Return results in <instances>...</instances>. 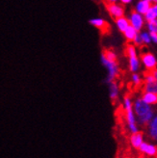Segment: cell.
<instances>
[{
	"label": "cell",
	"instance_id": "6da1fadb",
	"mask_svg": "<svg viewBox=\"0 0 157 158\" xmlns=\"http://www.w3.org/2000/svg\"><path fill=\"white\" fill-rule=\"evenodd\" d=\"M123 105H124V110H125V117H126V121L128 123V127L130 129V132L132 134L137 133L138 127H137V123H136V118L134 111H133L132 107V101L129 97H125L123 99Z\"/></svg>",
	"mask_w": 157,
	"mask_h": 158
},
{
	"label": "cell",
	"instance_id": "7a4b0ae2",
	"mask_svg": "<svg viewBox=\"0 0 157 158\" xmlns=\"http://www.w3.org/2000/svg\"><path fill=\"white\" fill-rule=\"evenodd\" d=\"M101 62H102L103 66L107 69V72H108V76L106 78L107 83L109 84L115 81V78L119 75V73H120L117 61H109L101 54Z\"/></svg>",
	"mask_w": 157,
	"mask_h": 158
},
{
	"label": "cell",
	"instance_id": "3957f363",
	"mask_svg": "<svg viewBox=\"0 0 157 158\" xmlns=\"http://www.w3.org/2000/svg\"><path fill=\"white\" fill-rule=\"evenodd\" d=\"M127 56L129 59V69L131 73H136L139 69V59L137 57V51L134 45L128 44L126 47Z\"/></svg>",
	"mask_w": 157,
	"mask_h": 158
},
{
	"label": "cell",
	"instance_id": "277c9868",
	"mask_svg": "<svg viewBox=\"0 0 157 158\" xmlns=\"http://www.w3.org/2000/svg\"><path fill=\"white\" fill-rule=\"evenodd\" d=\"M133 111H134V114L138 116V118H141L147 114L148 112L152 111V109L151 105H148L146 102H144L142 98H138L134 103V110Z\"/></svg>",
	"mask_w": 157,
	"mask_h": 158
},
{
	"label": "cell",
	"instance_id": "5b68a950",
	"mask_svg": "<svg viewBox=\"0 0 157 158\" xmlns=\"http://www.w3.org/2000/svg\"><path fill=\"white\" fill-rule=\"evenodd\" d=\"M128 21H129L130 26L134 28L136 32H139V31L142 29L143 26H144V18H143V15H139L135 11H133L131 13L130 19H128Z\"/></svg>",
	"mask_w": 157,
	"mask_h": 158
},
{
	"label": "cell",
	"instance_id": "8992f818",
	"mask_svg": "<svg viewBox=\"0 0 157 158\" xmlns=\"http://www.w3.org/2000/svg\"><path fill=\"white\" fill-rule=\"evenodd\" d=\"M141 59H142V62L145 65V67L148 70H151V73L156 69V58L152 53L151 52L143 53L141 55Z\"/></svg>",
	"mask_w": 157,
	"mask_h": 158
},
{
	"label": "cell",
	"instance_id": "52a82bcc",
	"mask_svg": "<svg viewBox=\"0 0 157 158\" xmlns=\"http://www.w3.org/2000/svg\"><path fill=\"white\" fill-rule=\"evenodd\" d=\"M106 8H107V11L109 12V14L111 15L113 18L118 19L123 17L124 10H123L122 6L119 5V4H116L114 2H108V3H106Z\"/></svg>",
	"mask_w": 157,
	"mask_h": 158
},
{
	"label": "cell",
	"instance_id": "ba28073f",
	"mask_svg": "<svg viewBox=\"0 0 157 158\" xmlns=\"http://www.w3.org/2000/svg\"><path fill=\"white\" fill-rule=\"evenodd\" d=\"M151 5H152L151 1H150V0H141V1L137 3L135 7V12L141 15H145Z\"/></svg>",
	"mask_w": 157,
	"mask_h": 158
},
{
	"label": "cell",
	"instance_id": "9c48e42d",
	"mask_svg": "<svg viewBox=\"0 0 157 158\" xmlns=\"http://www.w3.org/2000/svg\"><path fill=\"white\" fill-rule=\"evenodd\" d=\"M89 22L91 25L98 28L100 31H102V32H108V30L110 28L109 27L110 25H108V23L102 19H90Z\"/></svg>",
	"mask_w": 157,
	"mask_h": 158
},
{
	"label": "cell",
	"instance_id": "30bf717a",
	"mask_svg": "<svg viewBox=\"0 0 157 158\" xmlns=\"http://www.w3.org/2000/svg\"><path fill=\"white\" fill-rule=\"evenodd\" d=\"M139 149H140V152H142L143 153L148 156H154L156 155V152H157V148L154 145L147 144L146 142H143V144L140 146Z\"/></svg>",
	"mask_w": 157,
	"mask_h": 158
},
{
	"label": "cell",
	"instance_id": "8fae6325",
	"mask_svg": "<svg viewBox=\"0 0 157 158\" xmlns=\"http://www.w3.org/2000/svg\"><path fill=\"white\" fill-rule=\"evenodd\" d=\"M143 142H144V138H143L142 132L138 131L137 133L132 134L131 137H130V143L135 148H139L140 146L143 144Z\"/></svg>",
	"mask_w": 157,
	"mask_h": 158
},
{
	"label": "cell",
	"instance_id": "7c38bea8",
	"mask_svg": "<svg viewBox=\"0 0 157 158\" xmlns=\"http://www.w3.org/2000/svg\"><path fill=\"white\" fill-rule=\"evenodd\" d=\"M156 17H157V5L152 4L150 9L147 10V12L146 13L144 19L147 22H151V21L156 20Z\"/></svg>",
	"mask_w": 157,
	"mask_h": 158
},
{
	"label": "cell",
	"instance_id": "4fadbf2b",
	"mask_svg": "<svg viewBox=\"0 0 157 158\" xmlns=\"http://www.w3.org/2000/svg\"><path fill=\"white\" fill-rule=\"evenodd\" d=\"M109 96L113 101H115L119 96V86L116 81L109 83Z\"/></svg>",
	"mask_w": 157,
	"mask_h": 158
},
{
	"label": "cell",
	"instance_id": "5bb4252c",
	"mask_svg": "<svg viewBox=\"0 0 157 158\" xmlns=\"http://www.w3.org/2000/svg\"><path fill=\"white\" fill-rule=\"evenodd\" d=\"M150 125V136L152 140L157 139V117H153L151 118V121L148 123Z\"/></svg>",
	"mask_w": 157,
	"mask_h": 158
},
{
	"label": "cell",
	"instance_id": "9a60e30c",
	"mask_svg": "<svg viewBox=\"0 0 157 158\" xmlns=\"http://www.w3.org/2000/svg\"><path fill=\"white\" fill-rule=\"evenodd\" d=\"M116 23H117V26H118V28H119V30L121 31V32H122V33H124V31L130 26L128 19L123 18V17L118 19L116 20Z\"/></svg>",
	"mask_w": 157,
	"mask_h": 158
},
{
	"label": "cell",
	"instance_id": "2e32d148",
	"mask_svg": "<svg viewBox=\"0 0 157 158\" xmlns=\"http://www.w3.org/2000/svg\"><path fill=\"white\" fill-rule=\"evenodd\" d=\"M142 100L144 102H146L147 104L151 105V104H155L157 102V96L156 94H151V93H145Z\"/></svg>",
	"mask_w": 157,
	"mask_h": 158
},
{
	"label": "cell",
	"instance_id": "e0dca14e",
	"mask_svg": "<svg viewBox=\"0 0 157 158\" xmlns=\"http://www.w3.org/2000/svg\"><path fill=\"white\" fill-rule=\"evenodd\" d=\"M137 34H138V32H136L135 29L133 28V27H131V26H129L126 30L124 31V36H125V38H126L128 41H130V42H133V40L135 39V37L137 36Z\"/></svg>",
	"mask_w": 157,
	"mask_h": 158
},
{
	"label": "cell",
	"instance_id": "ac0fdd59",
	"mask_svg": "<svg viewBox=\"0 0 157 158\" xmlns=\"http://www.w3.org/2000/svg\"><path fill=\"white\" fill-rule=\"evenodd\" d=\"M153 118V111L148 112L147 114H146L145 116L138 118V122L142 124V125H147L150 123V122L151 121V118Z\"/></svg>",
	"mask_w": 157,
	"mask_h": 158
},
{
	"label": "cell",
	"instance_id": "d6986e66",
	"mask_svg": "<svg viewBox=\"0 0 157 158\" xmlns=\"http://www.w3.org/2000/svg\"><path fill=\"white\" fill-rule=\"evenodd\" d=\"M144 90H145V93L156 94L157 93V82L156 83H146Z\"/></svg>",
	"mask_w": 157,
	"mask_h": 158
},
{
	"label": "cell",
	"instance_id": "ffe728a7",
	"mask_svg": "<svg viewBox=\"0 0 157 158\" xmlns=\"http://www.w3.org/2000/svg\"><path fill=\"white\" fill-rule=\"evenodd\" d=\"M140 38H141V40H142V43H144L146 44H150L151 42L150 34H148L147 32H142L140 35Z\"/></svg>",
	"mask_w": 157,
	"mask_h": 158
},
{
	"label": "cell",
	"instance_id": "44dd1931",
	"mask_svg": "<svg viewBox=\"0 0 157 158\" xmlns=\"http://www.w3.org/2000/svg\"><path fill=\"white\" fill-rule=\"evenodd\" d=\"M147 27L150 33H157V20L147 22Z\"/></svg>",
	"mask_w": 157,
	"mask_h": 158
},
{
	"label": "cell",
	"instance_id": "7402d4cb",
	"mask_svg": "<svg viewBox=\"0 0 157 158\" xmlns=\"http://www.w3.org/2000/svg\"><path fill=\"white\" fill-rule=\"evenodd\" d=\"M132 82L134 83V85L135 86H140L141 85V78H140V76H139V74H137V73H133L132 74Z\"/></svg>",
	"mask_w": 157,
	"mask_h": 158
},
{
	"label": "cell",
	"instance_id": "603a6c76",
	"mask_svg": "<svg viewBox=\"0 0 157 158\" xmlns=\"http://www.w3.org/2000/svg\"><path fill=\"white\" fill-rule=\"evenodd\" d=\"M133 42H134V44H136V45H138V46H140V45H142V40H141V38H140V35L139 34H137V36L135 37V39L133 40Z\"/></svg>",
	"mask_w": 157,
	"mask_h": 158
},
{
	"label": "cell",
	"instance_id": "cb8c5ba5",
	"mask_svg": "<svg viewBox=\"0 0 157 158\" xmlns=\"http://www.w3.org/2000/svg\"><path fill=\"white\" fill-rule=\"evenodd\" d=\"M148 34H150L151 42H153L154 44H156L157 43V33H148Z\"/></svg>",
	"mask_w": 157,
	"mask_h": 158
},
{
	"label": "cell",
	"instance_id": "d4e9b609",
	"mask_svg": "<svg viewBox=\"0 0 157 158\" xmlns=\"http://www.w3.org/2000/svg\"><path fill=\"white\" fill-rule=\"evenodd\" d=\"M122 4H129V3H131V0H122Z\"/></svg>",
	"mask_w": 157,
	"mask_h": 158
}]
</instances>
